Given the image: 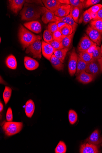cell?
<instances>
[{
  "instance_id": "obj_1",
  "label": "cell",
  "mask_w": 102,
  "mask_h": 153,
  "mask_svg": "<svg viewBox=\"0 0 102 153\" xmlns=\"http://www.w3.org/2000/svg\"><path fill=\"white\" fill-rule=\"evenodd\" d=\"M42 14L40 7L28 3H25L20 15L23 21H34L40 18Z\"/></svg>"
},
{
  "instance_id": "obj_2",
  "label": "cell",
  "mask_w": 102,
  "mask_h": 153,
  "mask_svg": "<svg viewBox=\"0 0 102 153\" xmlns=\"http://www.w3.org/2000/svg\"><path fill=\"white\" fill-rule=\"evenodd\" d=\"M19 37L23 50L27 48L36 40L41 39L40 36L36 35L27 30L22 25L19 27Z\"/></svg>"
},
{
  "instance_id": "obj_3",
  "label": "cell",
  "mask_w": 102,
  "mask_h": 153,
  "mask_svg": "<svg viewBox=\"0 0 102 153\" xmlns=\"http://www.w3.org/2000/svg\"><path fill=\"white\" fill-rule=\"evenodd\" d=\"M23 126L22 122H7L4 123L2 129L7 136H10L20 132Z\"/></svg>"
},
{
  "instance_id": "obj_4",
  "label": "cell",
  "mask_w": 102,
  "mask_h": 153,
  "mask_svg": "<svg viewBox=\"0 0 102 153\" xmlns=\"http://www.w3.org/2000/svg\"><path fill=\"white\" fill-rule=\"evenodd\" d=\"M40 40H36L29 46L26 48V53H30L34 58L41 59L42 57V43Z\"/></svg>"
},
{
  "instance_id": "obj_5",
  "label": "cell",
  "mask_w": 102,
  "mask_h": 153,
  "mask_svg": "<svg viewBox=\"0 0 102 153\" xmlns=\"http://www.w3.org/2000/svg\"><path fill=\"white\" fill-rule=\"evenodd\" d=\"M85 72L95 76L102 72V59H93L88 64Z\"/></svg>"
},
{
  "instance_id": "obj_6",
  "label": "cell",
  "mask_w": 102,
  "mask_h": 153,
  "mask_svg": "<svg viewBox=\"0 0 102 153\" xmlns=\"http://www.w3.org/2000/svg\"><path fill=\"white\" fill-rule=\"evenodd\" d=\"M78 58L79 56L74 48L70 54L68 65L69 73L71 76H74L76 73Z\"/></svg>"
},
{
  "instance_id": "obj_7",
  "label": "cell",
  "mask_w": 102,
  "mask_h": 153,
  "mask_svg": "<svg viewBox=\"0 0 102 153\" xmlns=\"http://www.w3.org/2000/svg\"><path fill=\"white\" fill-rule=\"evenodd\" d=\"M86 33L90 39L98 46L101 45L102 40L101 34L98 30L89 25L86 30Z\"/></svg>"
},
{
  "instance_id": "obj_8",
  "label": "cell",
  "mask_w": 102,
  "mask_h": 153,
  "mask_svg": "<svg viewBox=\"0 0 102 153\" xmlns=\"http://www.w3.org/2000/svg\"><path fill=\"white\" fill-rule=\"evenodd\" d=\"M42 14V20L43 23L47 24L49 22H56V16L55 14L45 7H40Z\"/></svg>"
},
{
  "instance_id": "obj_9",
  "label": "cell",
  "mask_w": 102,
  "mask_h": 153,
  "mask_svg": "<svg viewBox=\"0 0 102 153\" xmlns=\"http://www.w3.org/2000/svg\"><path fill=\"white\" fill-rule=\"evenodd\" d=\"M94 44L89 36L85 34L80 42L77 50L79 52L86 51Z\"/></svg>"
},
{
  "instance_id": "obj_10",
  "label": "cell",
  "mask_w": 102,
  "mask_h": 153,
  "mask_svg": "<svg viewBox=\"0 0 102 153\" xmlns=\"http://www.w3.org/2000/svg\"><path fill=\"white\" fill-rule=\"evenodd\" d=\"M42 52L44 57L50 61L52 56L55 50L49 44L42 41Z\"/></svg>"
},
{
  "instance_id": "obj_11",
  "label": "cell",
  "mask_w": 102,
  "mask_h": 153,
  "mask_svg": "<svg viewBox=\"0 0 102 153\" xmlns=\"http://www.w3.org/2000/svg\"><path fill=\"white\" fill-rule=\"evenodd\" d=\"M42 1L45 7L54 13L63 4L59 0H43Z\"/></svg>"
},
{
  "instance_id": "obj_12",
  "label": "cell",
  "mask_w": 102,
  "mask_h": 153,
  "mask_svg": "<svg viewBox=\"0 0 102 153\" xmlns=\"http://www.w3.org/2000/svg\"><path fill=\"white\" fill-rule=\"evenodd\" d=\"M80 152V153H99V151L96 145L87 143L81 146Z\"/></svg>"
},
{
  "instance_id": "obj_13",
  "label": "cell",
  "mask_w": 102,
  "mask_h": 153,
  "mask_svg": "<svg viewBox=\"0 0 102 153\" xmlns=\"http://www.w3.org/2000/svg\"><path fill=\"white\" fill-rule=\"evenodd\" d=\"M25 1L24 0H10L9 2L10 10L14 13H18L22 9Z\"/></svg>"
},
{
  "instance_id": "obj_14",
  "label": "cell",
  "mask_w": 102,
  "mask_h": 153,
  "mask_svg": "<svg viewBox=\"0 0 102 153\" xmlns=\"http://www.w3.org/2000/svg\"><path fill=\"white\" fill-rule=\"evenodd\" d=\"M24 64L26 69L30 71L35 70L39 66V63L37 61L27 56L25 57L24 58Z\"/></svg>"
},
{
  "instance_id": "obj_15",
  "label": "cell",
  "mask_w": 102,
  "mask_h": 153,
  "mask_svg": "<svg viewBox=\"0 0 102 153\" xmlns=\"http://www.w3.org/2000/svg\"><path fill=\"white\" fill-rule=\"evenodd\" d=\"M95 76L92 74L83 71L77 76L76 79L80 82L86 84L93 81Z\"/></svg>"
},
{
  "instance_id": "obj_16",
  "label": "cell",
  "mask_w": 102,
  "mask_h": 153,
  "mask_svg": "<svg viewBox=\"0 0 102 153\" xmlns=\"http://www.w3.org/2000/svg\"><path fill=\"white\" fill-rule=\"evenodd\" d=\"M71 7L70 5L62 4L54 13L55 16L59 17L68 16L69 15Z\"/></svg>"
},
{
  "instance_id": "obj_17",
  "label": "cell",
  "mask_w": 102,
  "mask_h": 153,
  "mask_svg": "<svg viewBox=\"0 0 102 153\" xmlns=\"http://www.w3.org/2000/svg\"><path fill=\"white\" fill-rule=\"evenodd\" d=\"M24 26L30 30L38 34L42 31V26L38 21H33L25 23Z\"/></svg>"
},
{
  "instance_id": "obj_18",
  "label": "cell",
  "mask_w": 102,
  "mask_h": 153,
  "mask_svg": "<svg viewBox=\"0 0 102 153\" xmlns=\"http://www.w3.org/2000/svg\"><path fill=\"white\" fill-rule=\"evenodd\" d=\"M60 22H64L72 26L73 28L74 32H75L78 25V24L74 21L69 15L63 17L56 16V21L55 23H57Z\"/></svg>"
},
{
  "instance_id": "obj_19",
  "label": "cell",
  "mask_w": 102,
  "mask_h": 153,
  "mask_svg": "<svg viewBox=\"0 0 102 153\" xmlns=\"http://www.w3.org/2000/svg\"><path fill=\"white\" fill-rule=\"evenodd\" d=\"M86 141L87 143L95 145L100 144L102 140L98 130H95L90 136L87 139Z\"/></svg>"
},
{
  "instance_id": "obj_20",
  "label": "cell",
  "mask_w": 102,
  "mask_h": 153,
  "mask_svg": "<svg viewBox=\"0 0 102 153\" xmlns=\"http://www.w3.org/2000/svg\"><path fill=\"white\" fill-rule=\"evenodd\" d=\"M35 109V105L34 101L31 100H28L25 104V112L26 116L31 118L33 116Z\"/></svg>"
},
{
  "instance_id": "obj_21",
  "label": "cell",
  "mask_w": 102,
  "mask_h": 153,
  "mask_svg": "<svg viewBox=\"0 0 102 153\" xmlns=\"http://www.w3.org/2000/svg\"><path fill=\"white\" fill-rule=\"evenodd\" d=\"M50 62L52 66L56 70L61 71L64 69L63 64L54 54L52 56Z\"/></svg>"
},
{
  "instance_id": "obj_22",
  "label": "cell",
  "mask_w": 102,
  "mask_h": 153,
  "mask_svg": "<svg viewBox=\"0 0 102 153\" xmlns=\"http://www.w3.org/2000/svg\"><path fill=\"white\" fill-rule=\"evenodd\" d=\"M7 66L12 69H16L17 66V63L16 59L13 55L11 54L7 58L6 60Z\"/></svg>"
},
{
  "instance_id": "obj_23",
  "label": "cell",
  "mask_w": 102,
  "mask_h": 153,
  "mask_svg": "<svg viewBox=\"0 0 102 153\" xmlns=\"http://www.w3.org/2000/svg\"><path fill=\"white\" fill-rule=\"evenodd\" d=\"M69 50V49L67 48L56 50L54 51V54L63 63L64 62L67 53Z\"/></svg>"
},
{
  "instance_id": "obj_24",
  "label": "cell",
  "mask_w": 102,
  "mask_h": 153,
  "mask_svg": "<svg viewBox=\"0 0 102 153\" xmlns=\"http://www.w3.org/2000/svg\"><path fill=\"white\" fill-rule=\"evenodd\" d=\"M87 65L88 64L86 63L79 57L77 65V71L75 74L76 76H77L83 71H85Z\"/></svg>"
},
{
  "instance_id": "obj_25",
  "label": "cell",
  "mask_w": 102,
  "mask_h": 153,
  "mask_svg": "<svg viewBox=\"0 0 102 153\" xmlns=\"http://www.w3.org/2000/svg\"><path fill=\"white\" fill-rule=\"evenodd\" d=\"M75 32H74L71 34L63 36L61 41L62 45L64 48H69L72 42V39L74 35Z\"/></svg>"
},
{
  "instance_id": "obj_26",
  "label": "cell",
  "mask_w": 102,
  "mask_h": 153,
  "mask_svg": "<svg viewBox=\"0 0 102 153\" xmlns=\"http://www.w3.org/2000/svg\"><path fill=\"white\" fill-rule=\"evenodd\" d=\"M80 10L78 7L73 6L71 7L69 15L76 23L78 22Z\"/></svg>"
},
{
  "instance_id": "obj_27",
  "label": "cell",
  "mask_w": 102,
  "mask_h": 153,
  "mask_svg": "<svg viewBox=\"0 0 102 153\" xmlns=\"http://www.w3.org/2000/svg\"><path fill=\"white\" fill-rule=\"evenodd\" d=\"M59 30L63 36L69 35L74 32L72 27L68 24L61 28Z\"/></svg>"
},
{
  "instance_id": "obj_28",
  "label": "cell",
  "mask_w": 102,
  "mask_h": 153,
  "mask_svg": "<svg viewBox=\"0 0 102 153\" xmlns=\"http://www.w3.org/2000/svg\"><path fill=\"white\" fill-rule=\"evenodd\" d=\"M79 57L86 63L88 64L92 60V56L86 51L79 52Z\"/></svg>"
},
{
  "instance_id": "obj_29",
  "label": "cell",
  "mask_w": 102,
  "mask_h": 153,
  "mask_svg": "<svg viewBox=\"0 0 102 153\" xmlns=\"http://www.w3.org/2000/svg\"><path fill=\"white\" fill-rule=\"evenodd\" d=\"M12 90L8 87L6 86L3 94V98L5 102L6 105L9 101L12 94Z\"/></svg>"
},
{
  "instance_id": "obj_30",
  "label": "cell",
  "mask_w": 102,
  "mask_h": 153,
  "mask_svg": "<svg viewBox=\"0 0 102 153\" xmlns=\"http://www.w3.org/2000/svg\"><path fill=\"white\" fill-rule=\"evenodd\" d=\"M90 26L93 28L99 31L102 36V21L101 20L97 21H92Z\"/></svg>"
},
{
  "instance_id": "obj_31",
  "label": "cell",
  "mask_w": 102,
  "mask_h": 153,
  "mask_svg": "<svg viewBox=\"0 0 102 153\" xmlns=\"http://www.w3.org/2000/svg\"><path fill=\"white\" fill-rule=\"evenodd\" d=\"M78 115L74 110H70L68 112V119L70 123L72 125L74 124L77 121Z\"/></svg>"
},
{
  "instance_id": "obj_32",
  "label": "cell",
  "mask_w": 102,
  "mask_h": 153,
  "mask_svg": "<svg viewBox=\"0 0 102 153\" xmlns=\"http://www.w3.org/2000/svg\"><path fill=\"white\" fill-rule=\"evenodd\" d=\"M67 150L66 146L65 143L60 141L56 147L55 151L56 153H65Z\"/></svg>"
},
{
  "instance_id": "obj_33",
  "label": "cell",
  "mask_w": 102,
  "mask_h": 153,
  "mask_svg": "<svg viewBox=\"0 0 102 153\" xmlns=\"http://www.w3.org/2000/svg\"><path fill=\"white\" fill-rule=\"evenodd\" d=\"M43 37L44 41L47 43L53 40V34L48 30H46L44 32Z\"/></svg>"
},
{
  "instance_id": "obj_34",
  "label": "cell",
  "mask_w": 102,
  "mask_h": 153,
  "mask_svg": "<svg viewBox=\"0 0 102 153\" xmlns=\"http://www.w3.org/2000/svg\"><path fill=\"white\" fill-rule=\"evenodd\" d=\"M48 43L51 45L55 50L64 48L61 42L60 41L53 40Z\"/></svg>"
},
{
  "instance_id": "obj_35",
  "label": "cell",
  "mask_w": 102,
  "mask_h": 153,
  "mask_svg": "<svg viewBox=\"0 0 102 153\" xmlns=\"http://www.w3.org/2000/svg\"><path fill=\"white\" fill-rule=\"evenodd\" d=\"M92 59L99 60L102 59L101 47L97 46L92 53Z\"/></svg>"
},
{
  "instance_id": "obj_36",
  "label": "cell",
  "mask_w": 102,
  "mask_h": 153,
  "mask_svg": "<svg viewBox=\"0 0 102 153\" xmlns=\"http://www.w3.org/2000/svg\"><path fill=\"white\" fill-rule=\"evenodd\" d=\"M84 1L80 0H69V5L71 6L78 7L80 9H82L83 7V3Z\"/></svg>"
},
{
  "instance_id": "obj_37",
  "label": "cell",
  "mask_w": 102,
  "mask_h": 153,
  "mask_svg": "<svg viewBox=\"0 0 102 153\" xmlns=\"http://www.w3.org/2000/svg\"><path fill=\"white\" fill-rule=\"evenodd\" d=\"M48 30L52 34L55 32L59 30L57 24L55 22H52L50 23L48 26Z\"/></svg>"
},
{
  "instance_id": "obj_38",
  "label": "cell",
  "mask_w": 102,
  "mask_h": 153,
  "mask_svg": "<svg viewBox=\"0 0 102 153\" xmlns=\"http://www.w3.org/2000/svg\"><path fill=\"white\" fill-rule=\"evenodd\" d=\"M92 19H93L88 10L84 11L83 14V21L84 24H86Z\"/></svg>"
},
{
  "instance_id": "obj_39",
  "label": "cell",
  "mask_w": 102,
  "mask_h": 153,
  "mask_svg": "<svg viewBox=\"0 0 102 153\" xmlns=\"http://www.w3.org/2000/svg\"><path fill=\"white\" fill-rule=\"evenodd\" d=\"M102 7V5L98 4L92 6L87 10L90 13L97 14V13Z\"/></svg>"
},
{
  "instance_id": "obj_40",
  "label": "cell",
  "mask_w": 102,
  "mask_h": 153,
  "mask_svg": "<svg viewBox=\"0 0 102 153\" xmlns=\"http://www.w3.org/2000/svg\"><path fill=\"white\" fill-rule=\"evenodd\" d=\"M53 37L54 40L61 42L63 36L59 30L53 33Z\"/></svg>"
},
{
  "instance_id": "obj_41",
  "label": "cell",
  "mask_w": 102,
  "mask_h": 153,
  "mask_svg": "<svg viewBox=\"0 0 102 153\" xmlns=\"http://www.w3.org/2000/svg\"><path fill=\"white\" fill-rule=\"evenodd\" d=\"M100 1L99 0H87L85 2V4H83V7H88L99 3Z\"/></svg>"
},
{
  "instance_id": "obj_42",
  "label": "cell",
  "mask_w": 102,
  "mask_h": 153,
  "mask_svg": "<svg viewBox=\"0 0 102 153\" xmlns=\"http://www.w3.org/2000/svg\"><path fill=\"white\" fill-rule=\"evenodd\" d=\"M6 120L7 122H11L13 120L12 111L10 107H9L7 111L6 115Z\"/></svg>"
},
{
  "instance_id": "obj_43",
  "label": "cell",
  "mask_w": 102,
  "mask_h": 153,
  "mask_svg": "<svg viewBox=\"0 0 102 153\" xmlns=\"http://www.w3.org/2000/svg\"><path fill=\"white\" fill-rule=\"evenodd\" d=\"M102 19V7L100 10L97 13L95 18L92 19L93 21H97L101 20Z\"/></svg>"
},
{
  "instance_id": "obj_44",
  "label": "cell",
  "mask_w": 102,
  "mask_h": 153,
  "mask_svg": "<svg viewBox=\"0 0 102 153\" xmlns=\"http://www.w3.org/2000/svg\"><path fill=\"white\" fill-rule=\"evenodd\" d=\"M97 46V45L95 43L94 45L92 46L88 50H87L86 51L92 56V53L95 49Z\"/></svg>"
},
{
  "instance_id": "obj_45",
  "label": "cell",
  "mask_w": 102,
  "mask_h": 153,
  "mask_svg": "<svg viewBox=\"0 0 102 153\" xmlns=\"http://www.w3.org/2000/svg\"><path fill=\"white\" fill-rule=\"evenodd\" d=\"M56 24L59 30L61 29V28L67 25L66 23L63 22H59Z\"/></svg>"
},
{
  "instance_id": "obj_46",
  "label": "cell",
  "mask_w": 102,
  "mask_h": 153,
  "mask_svg": "<svg viewBox=\"0 0 102 153\" xmlns=\"http://www.w3.org/2000/svg\"><path fill=\"white\" fill-rule=\"evenodd\" d=\"M60 1L63 4L69 5V0H60Z\"/></svg>"
},
{
  "instance_id": "obj_47",
  "label": "cell",
  "mask_w": 102,
  "mask_h": 153,
  "mask_svg": "<svg viewBox=\"0 0 102 153\" xmlns=\"http://www.w3.org/2000/svg\"><path fill=\"white\" fill-rule=\"evenodd\" d=\"M4 109V105L3 103L1 101L0 102V112L1 113Z\"/></svg>"
},
{
  "instance_id": "obj_48",
  "label": "cell",
  "mask_w": 102,
  "mask_h": 153,
  "mask_svg": "<svg viewBox=\"0 0 102 153\" xmlns=\"http://www.w3.org/2000/svg\"><path fill=\"white\" fill-rule=\"evenodd\" d=\"M101 55H102V45H101Z\"/></svg>"
},
{
  "instance_id": "obj_49",
  "label": "cell",
  "mask_w": 102,
  "mask_h": 153,
  "mask_svg": "<svg viewBox=\"0 0 102 153\" xmlns=\"http://www.w3.org/2000/svg\"><path fill=\"white\" fill-rule=\"evenodd\" d=\"M0 40H1V38H0Z\"/></svg>"
},
{
  "instance_id": "obj_50",
  "label": "cell",
  "mask_w": 102,
  "mask_h": 153,
  "mask_svg": "<svg viewBox=\"0 0 102 153\" xmlns=\"http://www.w3.org/2000/svg\"><path fill=\"white\" fill-rule=\"evenodd\" d=\"M101 21H102V19H101Z\"/></svg>"
}]
</instances>
